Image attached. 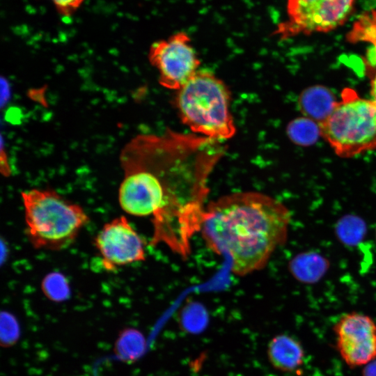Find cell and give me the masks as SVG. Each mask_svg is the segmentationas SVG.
<instances>
[{"label":"cell","instance_id":"cell-1","mask_svg":"<svg viewBox=\"0 0 376 376\" xmlns=\"http://www.w3.org/2000/svg\"><path fill=\"white\" fill-rule=\"evenodd\" d=\"M291 213L279 200L258 191H238L210 202L198 230L207 246L224 256L230 271L245 276L263 269L288 238Z\"/></svg>","mask_w":376,"mask_h":376},{"label":"cell","instance_id":"cell-2","mask_svg":"<svg viewBox=\"0 0 376 376\" xmlns=\"http://www.w3.org/2000/svg\"><path fill=\"white\" fill-rule=\"evenodd\" d=\"M125 177L118 201L127 214L163 218L177 191H188L198 172V151L187 134L167 130L134 138L123 148Z\"/></svg>","mask_w":376,"mask_h":376},{"label":"cell","instance_id":"cell-3","mask_svg":"<svg viewBox=\"0 0 376 376\" xmlns=\"http://www.w3.org/2000/svg\"><path fill=\"white\" fill-rule=\"evenodd\" d=\"M230 103L226 84L206 70H198L175 98L179 117L192 133L221 142L237 131Z\"/></svg>","mask_w":376,"mask_h":376},{"label":"cell","instance_id":"cell-4","mask_svg":"<svg viewBox=\"0 0 376 376\" xmlns=\"http://www.w3.org/2000/svg\"><path fill=\"white\" fill-rule=\"evenodd\" d=\"M26 233L36 249L58 251L70 246L89 217L79 205L52 189L22 192Z\"/></svg>","mask_w":376,"mask_h":376},{"label":"cell","instance_id":"cell-5","mask_svg":"<svg viewBox=\"0 0 376 376\" xmlns=\"http://www.w3.org/2000/svg\"><path fill=\"white\" fill-rule=\"evenodd\" d=\"M319 126L321 136L342 158L376 148V104L350 88L343 90L341 100Z\"/></svg>","mask_w":376,"mask_h":376},{"label":"cell","instance_id":"cell-6","mask_svg":"<svg viewBox=\"0 0 376 376\" xmlns=\"http://www.w3.org/2000/svg\"><path fill=\"white\" fill-rule=\"evenodd\" d=\"M355 0H288V20L274 34L282 39L298 34L331 31L343 25L354 10Z\"/></svg>","mask_w":376,"mask_h":376},{"label":"cell","instance_id":"cell-7","mask_svg":"<svg viewBox=\"0 0 376 376\" xmlns=\"http://www.w3.org/2000/svg\"><path fill=\"white\" fill-rule=\"evenodd\" d=\"M148 58L158 71L159 84L175 91L188 82L201 65L191 38L185 31L154 42L150 47Z\"/></svg>","mask_w":376,"mask_h":376},{"label":"cell","instance_id":"cell-8","mask_svg":"<svg viewBox=\"0 0 376 376\" xmlns=\"http://www.w3.org/2000/svg\"><path fill=\"white\" fill-rule=\"evenodd\" d=\"M94 242L103 267L109 272L146 259L141 237L123 216L104 224Z\"/></svg>","mask_w":376,"mask_h":376},{"label":"cell","instance_id":"cell-9","mask_svg":"<svg viewBox=\"0 0 376 376\" xmlns=\"http://www.w3.org/2000/svg\"><path fill=\"white\" fill-rule=\"evenodd\" d=\"M337 349L350 367L366 365L376 358V324L365 314L351 312L334 325Z\"/></svg>","mask_w":376,"mask_h":376},{"label":"cell","instance_id":"cell-10","mask_svg":"<svg viewBox=\"0 0 376 376\" xmlns=\"http://www.w3.org/2000/svg\"><path fill=\"white\" fill-rule=\"evenodd\" d=\"M338 102L329 88L322 86H314L301 92L298 104L305 117L320 124L329 116Z\"/></svg>","mask_w":376,"mask_h":376},{"label":"cell","instance_id":"cell-11","mask_svg":"<svg viewBox=\"0 0 376 376\" xmlns=\"http://www.w3.org/2000/svg\"><path fill=\"white\" fill-rule=\"evenodd\" d=\"M304 352L300 343L287 335L272 338L268 345V357L272 366L283 372H292L300 367Z\"/></svg>","mask_w":376,"mask_h":376},{"label":"cell","instance_id":"cell-12","mask_svg":"<svg viewBox=\"0 0 376 376\" xmlns=\"http://www.w3.org/2000/svg\"><path fill=\"white\" fill-rule=\"evenodd\" d=\"M329 267L328 260L315 252L299 253L289 263V269L293 276L305 283H313L319 281Z\"/></svg>","mask_w":376,"mask_h":376},{"label":"cell","instance_id":"cell-13","mask_svg":"<svg viewBox=\"0 0 376 376\" xmlns=\"http://www.w3.org/2000/svg\"><path fill=\"white\" fill-rule=\"evenodd\" d=\"M146 340L141 332L127 329L119 336L115 346L116 354L125 361H134L144 353Z\"/></svg>","mask_w":376,"mask_h":376},{"label":"cell","instance_id":"cell-14","mask_svg":"<svg viewBox=\"0 0 376 376\" xmlns=\"http://www.w3.org/2000/svg\"><path fill=\"white\" fill-rule=\"evenodd\" d=\"M286 132L293 143L301 146H311L321 136L319 124L305 116L291 120Z\"/></svg>","mask_w":376,"mask_h":376},{"label":"cell","instance_id":"cell-15","mask_svg":"<svg viewBox=\"0 0 376 376\" xmlns=\"http://www.w3.org/2000/svg\"><path fill=\"white\" fill-rule=\"evenodd\" d=\"M346 40L350 43L359 42L376 45V10L361 13L346 34Z\"/></svg>","mask_w":376,"mask_h":376},{"label":"cell","instance_id":"cell-16","mask_svg":"<svg viewBox=\"0 0 376 376\" xmlns=\"http://www.w3.org/2000/svg\"><path fill=\"white\" fill-rule=\"evenodd\" d=\"M364 221L355 215H345L336 224L337 237L345 245L354 246L361 241L366 233Z\"/></svg>","mask_w":376,"mask_h":376},{"label":"cell","instance_id":"cell-17","mask_svg":"<svg viewBox=\"0 0 376 376\" xmlns=\"http://www.w3.org/2000/svg\"><path fill=\"white\" fill-rule=\"evenodd\" d=\"M42 290L49 299L62 301L70 295V287L66 278L59 273H51L42 282Z\"/></svg>","mask_w":376,"mask_h":376},{"label":"cell","instance_id":"cell-18","mask_svg":"<svg viewBox=\"0 0 376 376\" xmlns=\"http://www.w3.org/2000/svg\"><path fill=\"white\" fill-rule=\"evenodd\" d=\"M1 344L9 346L15 343L19 337V327L16 320L9 313L1 314Z\"/></svg>","mask_w":376,"mask_h":376},{"label":"cell","instance_id":"cell-19","mask_svg":"<svg viewBox=\"0 0 376 376\" xmlns=\"http://www.w3.org/2000/svg\"><path fill=\"white\" fill-rule=\"evenodd\" d=\"M49 1L52 3L59 15L65 17H70L81 6L85 0Z\"/></svg>","mask_w":376,"mask_h":376},{"label":"cell","instance_id":"cell-20","mask_svg":"<svg viewBox=\"0 0 376 376\" xmlns=\"http://www.w3.org/2000/svg\"><path fill=\"white\" fill-rule=\"evenodd\" d=\"M365 64L370 75L376 70V45H371L366 55Z\"/></svg>","mask_w":376,"mask_h":376},{"label":"cell","instance_id":"cell-21","mask_svg":"<svg viewBox=\"0 0 376 376\" xmlns=\"http://www.w3.org/2000/svg\"><path fill=\"white\" fill-rule=\"evenodd\" d=\"M363 376H376V359L366 364L363 368Z\"/></svg>","mask_w":376,"mask_h":376},{"label":"cell","instance_id":"cell-22","mask_svg":"<svg viewBox=\"0 0 376 376\" xmlns=\"http://www.w3.org/2000/svg\"><path fill=\"white\" fill-rule=\"evenodd\" d=\"M371 100L376 104V70L370 75Z\"/></svg>","mask_w":376,"mask_h":376},{"label":"cell","instance_id":"cell-23","mask_svg":"<svg viewBox=\"0 0 376 376\" xmlns=\"http://www.w3.org/2000/svg\"><path fill=\"white\" fill-rule=\"evenodd\" d=\"M1 105L3 106L10 95L9 86L7 81L3 79H1Z\"/></svg>","mask_w":376,"mask_h":376},{"label":"cell","instance_id":"cell-24","mask_svg":"<svg viewBox=\"0 0 376 376\" xmlns=\"http://www.w3.org/2000/svg\"><path fill=\"white\" fill-rule=\"evenodd\" d=\"M375 238H376V230H375Z\"/></svg>","mask_w":376,"mask_h":376}]
</instances>
